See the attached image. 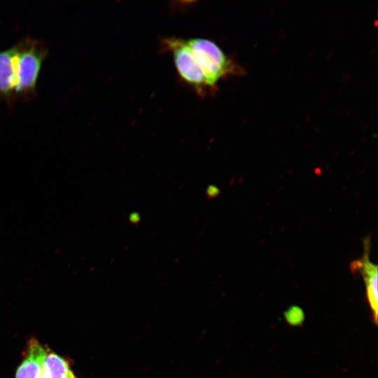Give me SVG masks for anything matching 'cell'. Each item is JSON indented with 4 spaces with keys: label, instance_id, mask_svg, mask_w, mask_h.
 I'll list each match as a JSON object with an SVG mask.
<instances>
[{
    "label": "cell",
    "instance_id": "cell-8",
    "mask_svg": "<svg viewBox=\"0 0 378 378\" xmlns=\"http://www.w3.org/2000/svg\"><path fill=\"white\" fill-rule=\"evenodd\" d=\"M130 220H131L132 223L138 221L139 220V214H132L130 217Z\"/></svg>",
    "mask_w": 378,
    "mask_h": 378
},
{
    "label": "cell",
    "instance_id": "cell-6",
    "mask_svg": "<svg viewBox=\"0 0 378 378\" xmlns=\"http://www.w3.org/2000/svg\"><path fill=\"white\" fill-rule=\"evenodd\" d=\"M365 251L363 259L356 261L353 265L356 269H360L363 276L368 302L372 309L374 320L377 318V266L370 262L369 259L368 241L365 246Z\"/></svg>",
    "mask_w": 378,
    "mask_h": 378
},
{
    "label": "cell",
    "instance_id": "cell-1",
    "mask_svg": "<svg viewBox=\"0 0 378 378\" xmlns=\"http://www.w3.org/2000/svg\"><path fill=\"white\" fill-rule=\"evenodd\" d=\"M14 45L18 64L16 102L30 101L36 95L38 80L48 48L42 40L31 37L21 38Z\"/></svg>",
    "mask_w": 378,
    "mask_h": 378
},
{
    "label": "cell",
    "instance_id": "cell-5",
    "mask_svg": "<svg viewBox=\"0 0 378 378\" xmlns=\"http://www.w3.org/2000/svg\"><path fill=\"white\" fill-rule=\"evenodd\" d=\"M47 351L36 338L27 346L24 356L17 369L15 378H42Z\"/></svg>",
    "mask_w": 378,
    "mask_h": 378
},
{
    "label": "cell",
    "instance_id": "cell-3",
    "mask_svg": "<svg viewBox=\"0 0 378 378\" xmlns=\"http://www.w3.org/2000/svg\"><path fill=\"white\" fill-rule=\"evenodd\" d=\"M162 46L164 50L171 53L176 71L183 82L200 95L210 92L204 76L195 59L186 39L165 38L162 40Z\"/></svg>",
    "mask_w": 378,
    "mask_h": 378
},
{
    "label": "cell",
    "instance_id": "cell-4",
    "mask_svg": "<svg viewBox=\"0 0 378 378\" xmlns=\"http://www.w3.org/2000/svg\"><path fill=\"white\" fill-rule=\"evenodd\" d=\"M18 64L15 45L0 50V101L8 107L16 102Z\"/></svg>",
    "mask_w": 378,
    "mask_h": 378
},
{
    "label": "cell",
    "instance_id": "cell-2",
    "mask_svg": "<svg viewBox=\"0 0 378 378\" xmlns=\"http://www.w3.org/2000/svg\"><path fill=\"white\" fill-rule=\"evenodd\" d=\"M195 59L202 70L210 92L215 91L219 80L234 72V65L214 41L204 38L186 39Z\"/></svg>",
    "mask_w": 378,
    "mask_h": 378
},
{
    "label": "cell",
    "instance_id": "cell-7",
    "mask_svg": "<svg viewBox=\"0 0 378 378\" xmlns=\"http://www.w3.org/2000/svg\"><path fill=\"white\" fill-rule=\"evenodd\" d=\"M42 378H76L68 361L55 352L47 351Z\"/></svg>",
    "mask_w": 378,
    "mask_h": 378
}]
</instances>
